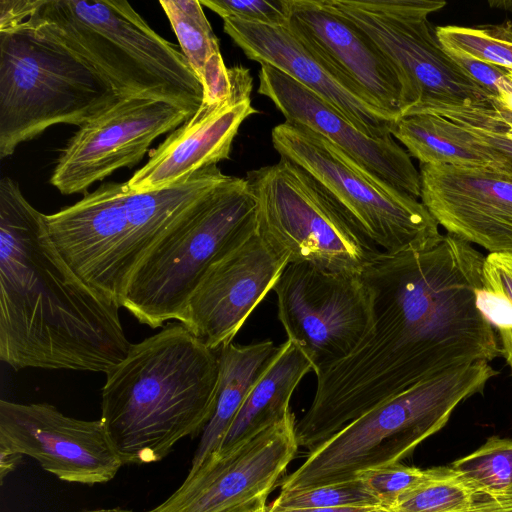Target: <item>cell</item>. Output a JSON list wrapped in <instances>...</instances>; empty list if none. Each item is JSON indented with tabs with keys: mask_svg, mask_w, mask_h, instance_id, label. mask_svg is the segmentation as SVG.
I'll use <instances>...</instances> for the list:
<instances>
[{
	"mask_svg": "<svg viewBox=\"0 0 512 512\" xmlns=\"http://www.w3.org/2000/svg\"><path fill=\"white\" fill-rule=\"evenodd\" d=\"M484 260L449 233L422 251L374 254L361 273L372 297V330L351 355L315 373L312 403L296 422L299 447L311 453L384 400L501 354L477 304Z\"/></svg>",
	"mask_w": 512,
	"mask_h": 512,
	"instance_id": "6da1fadb",
	"label": "cell"
},
{
	"mask_svg": "<svg viewBox=\"0 0 512 512\" xmlns=\"http://www.w3.org/2000/svg\"><path fill=\"white\" fill-rule=\"evenodd\" d=\"M121 306L64 263L45 214L10 177L0 180V360L14 370L107 373L128 354Z\"/></svg>",
	"mask_w": 512,
	"mask_h": 512,
	"instance_id": "7a4b0ae2",
	"label": "cell"
},
{
	"mask_svg": "<svg viewBox=\"0 0 512 512\" xmlns=\"http://www.w3.org/2000/svg\"><path fill=\"white\" fill-rule=\"evenodd\" d=\"M219 357L182 324L132 344L106 373L101 420L124 464L161 461L203 431L215 408Z\"/></svg>",
	"mask_w": 512,
	"mask_h": 512,
	"instance_id": "3957f363",
	"label": "cell"
},
{
	"mask_svg": "<svg viewBox=\"0 0 512 512\" xmlns=\"http://www.w3.org/2000/svg\"><path fill=\"white\" fill-rule=\"evenodd\" d=\"M230 176L213 165L173 186L135 191L105 183L45 215L51 242L88 288L122 307L131 276L147 252Z\"/></svg>",
	"mask_w": 512,
	"mask_h": 512,
	"instance_id": "277c9868",
	"label": "cell"
},
{
	"mask_svg": "<svg viewBox=\"0 0 512 512\" xmlns=\"http://www.w3.org/2000/svg\"><path fill=\"white\" fill-rule=\"evenodd\" d=\"M95 70L119 97L145 96L193 114L203 88L178 46L124 0H45L28 20Z\"/></svg>",
	"mask_w": 512,
	"mask_h": 512,
	"instance_id": "5b68a950",
	"label": "cell"
},
{
	"mask_svg": "<svg viewBox=\"0 0 512 512\" xmlns=\"http://www.w3.org/2000/svg\"><path fill=\"white\" fill-rule=\"evenodd\" d=\"M496 374L488 361H478L384 400L309 453L282 481L281 492L355 479L367 469L400 462L440 431L456 407L481 393Z\"/></svg>",
	"mask_w": 512,
	"mask_h": 512,
	"instance_id": "8992f818",
	"label": "cell"
},
{
	"mask_svg": "<svg viewBox=\"0 0 512 512\" xmlns=\"http://www.w3.org/2000/svg\"><path fill=\"white\" fill-rule=\"evenodd\" d=\"M258 231V206L245 178L233 177L168 229L143 257L122 307L153 329L180 321L210 268Z\"/></svg>",
	"mask_w": 512,
	"mask_h": 512,
	"instance_id": "52a82bcc",
	"label": "cell"
},
{
	"mask_svg": "<svg viewBox=\"0 0 512 512\" xmlns=\"http://www.w3.org/2000/svg\"><path fill=\"white\" fill-rule=\"evenodd\" d=\"M120 97L29 21L0 31V158L56 124L78 127Z\"/></svg>",
	"mask_w": 512,
	"mask_h": 512,
	"instance_id": "ba28073f",
	"label": "cell"
},
{
	"mask_svg": "<svg viewBox=\"0 0 512 512\" xmlns=\"http://www.w3.org/2000/svg\"><path fill=\"white\" fill-rule=\"evenodd\" d=\"M271 139L280 158L306 170L353 229L382 252L422 251L442 238L419 199L376 180L319 133L284 121L272 129Z\"/></svg>",
	"mask_w": 512,
	"mask_h": 512,
	"instance_id": "9c48e42d",
	"label": "cell"
},
{
	"mask_svg": "<svg viewBox=\"0 0 512 512\" xmlns=\"http://www.w3.org/2000/svg\"><path fill=\"white\" fill-rule=\"evenodd\" d=\"M245 179L258 206V233L288 264L361 274L376 252L302 167L280 158Z\"/></svg>",
	"mask_w": 512,
	"mask_h": 512,
	"instance_id": "30bf717a",
	"label": "cell"
},
{
	"mask_svg": "<svg viewBox=\"0 0 512 512\" xmlns=\"http://www.w3.org/2000/svg\"><path fill=\"white\" fill-rule=\"evenodd\" d=\"M330 2L361 28L399 70L408 105L402 117L443 106L489 105L495 98L443 50L428 16L442 9L445 1Z\"/></svg>",
	"mask_w": 512,
	"mask_h": 512,
	"instance_id": "8fae6325",
	"label": "cell"
},
{
	"mask_svg": "<svg viewBox=\"0 0 512 512\" xmlns=\"http://www.w3.org/2000/svg\"><path fill=\"white\" fill-rule=\"evenodd\" d=\"M272 290L287 340L316 373L351 355L373 327L372 297L361 274L287 264Z\"/></svg>",
	"mask_w": 512,
	"mask_h": 512,
	"instance_id": "7c38bea8",
	"label": "cell"
},
{
	"mask_svg": "<svg viewBox=\"0 0 512 512\" xmlns=\"http://www.w3.org/2000/svg\"><path fill=\"white\" fill-rule=\"evenodd\" d=\"M192 115L166 100L120 97L68 140L50 183L63 195L85 193L115 171L137 165L156 138L172 132Z\"/></svg>",
	"mask_w": 512,
	"mask_h": 512,
	"instance_id": "4fadbf2b",
	"label": "cell"
},
{
	"mask_svg": "<svg viewBox=\"0 0 512 512\" xmlns=\"http://www.w3.org/2000/svg\"><path fill=\"white\" fill-rule=\"evenodd\" d=\"M296 418L281 421L226 454H212L151 512H264L299 448Z\"/></svg>",
	"mask_w": 512,
	"mask_h": 512,
	"instance_id": "5bb4252c",
	"label": "cell"
},
{
	"mask_svg": "<svg viewBox=\"0 0 512 512\" xmlns=\"http://www.w3.org/2000/svg\"><path fill=\"white\" fill-rule=\"evenodd\" d=\"M0 448L29 456L71 483H106L123 465L101 419L69 417L47 403L1 400Z\"/></svg>",
	"mask_w": 512,
	"mask_h": 512,
	"instance_id": "9a60e30c",
	"label": "cell"
},
{
	"mask_svg": "<svg viewBox=\"0 0 512 512\" xmlns=\"http://www.w3.org/2000/svg\"><path fill=\"white\" fill-rule=\"evenodd\" d=\"M288 28L302 44L360 89L394 120L407 110L404 80L394 63L330 0H288Z\"/></svg>",
	"mask_w": 512,
	"mask_h": 512,
	"instance_id": "2e32d148",
	"label": "cell"
},
{
	"mask_svg": "<svg viewBox=\"0 0 512 512\" xmlns=\"http://www.w3.org/2000/svg\"><path fill=\"white\" fill-rule=\"evenodd\" d=\"M287 264L288 259L257 231L210 268L179 323L205 346L219 351L232 342Z\"/></svg>",
	"mask_w": 512,
	"mask_h": 512,
	"instance_id": "e0dca14e",
	"label": "cell"
},
{
	"mask_svg": "<svg viewBox=\"0 0 512 512\" xmlns=\"http://www.w3.org/2000/svg\"><path fill=\"white\" fill-rule=\"evenodd\" d=\"M420 201L449 234L512 254V180L491 167L420 164Z\"/></svg>",
	"mask_w": 512,
	"mask_h": 512,
	"instance_id": "ac0fdd59",
	"label": "cell"
},
{
	"mask_svg": "<svg viewBox=\"0 0 512 512\" xmlns=\"http://www.w3.org/2000/svg\"><path fill=\"white\" fill-rule=\"evenodd\" d=\"M258 78V93L274 103L285 121L319 133L376 180L420 199V173L392 135H365L310 89L270 65L260 66Z\"/></svg>",
	"mask_w": 512,
	"mask_h": 512,
	"instance_id": "d6986e66",
	"label": "cell"
},
{
	"mask_svg": "<svg viewBox=\"0 0 512 512\" xmlns=\"http://www.w3.org/2000/svg\"><path fill=\"white\" fill-rule=\"evenodd\" d=\"M232 91L224 101L202 103L149 154L148 161L127 181L135 191H152L187 180L204 168L230 159L239 127L259 111L251 103L253 79L243 66L230 68Z\"/></svg>",
	"mask_w": 512,
	"mask_h": 512,
	"instance_id": "ffe728a7",
	"label": "cell"
},
{
	"mask_svg": "<svg viewBox=\"0 0 512 512\" xmlns=\"http://www.w3.org/2000/svg\"><path fill=\"white\" fill-rule=\"evenodd\" d=\"M223 29L248 59L270 65L310 89L365 135L372 138L391 135L396 120L309 51L288 26L226 18Z\"/></svg>",
	"mask_w": 512,
	"mask_h": 512,
	"instance_id": "44dd1931",
	"label": "cell"
},
{
	"mask_svg": "<svg viewBox=\"0 0 512 512\" xmlns=\"http://www.w3.org/2000/svg\"><path fill=\"white\" fill-rule=\"evenodd\" d=\"M310 371H313L312 363L296 344L289 340L280 344L214 454H226L281 421L291 411L293 392Z\"/></svg>",
	"mask_w": 512,
	"mask_h": 512,
	"instance_id": "7402d4cb",
	"label": "cell"
},
{
	"mask_svg": "<svg viewBox=\"0 0 512 512\" xmlns=\"http://www.w3.org/2000/svg\"><path fill=\"white\" fill-rule=\"evenodd\" d=\"M279 350L271 340L248 345L223 346L218 353L219 379L214 412L202 431L200 443L189 473L216 453L257 380L268 368Z\"/></svg>",
	"mask_w": 512,
	"mask_h": 512,
	"instance_id": "603a6c76",
	"label": "cell"
},
{
	"mask_svg": "<svg viewBox=\"0 0 512 512\" xmlns=\"http://www.w3.org/2000/svg\"><path fill=\"white\" fill-rule=\"evenodd\" d=\"M391 135L419 164L490 167L486 146L457 123L433 113L404 116L393 124Z\"/></svg>",
	"mask_w": 512,
	"mask_h": 512,
	"instance_id": "cb8c5ba5",
	"label": "cell"
},
{
	"mask_svg": "<svg viewBox=\"0 0 512 512\" xmlns=\"http://www.w3.org/2000/svg\"><path fill=\"white\" fill-rule=\"evenodd\" d=\"M179 46L203 88L205 104L227 99L232 91L230 69L226 67L216 37L198 0H160Z\"/></svg>",
	"mask_w": 512,
	"mask_h": 512,
	"instance_id": "d4e9b609",
	"label": "cell"
},
{
	"mask_svg": "<svg viewBox=\"0 0 512 512\" xmlns=\"http://www.w3.org/2000/svg\"><path fill=\"white\" fill-rule=\"evenodd\" d=\"M394 512H512V494L489 492L458 474L437 466L429 480L404 496Z\"/></svg>",
	"mask_w": 512,
	"mask_h": 512,
	"instance_id": "484cf974",
	"label": "cell"
},
{
	"mask_svg": "<svg viewBox=\"0 0 512 512\" xmlns=\"http://www.w3.org/2000/svg\"><path fill=\"white\" fill-rule=\"evenodd\" d=\"M477 304L485 319L497 331L501 354L512 373V254L492 253L485 256Z\"/></svg>",
	"mask_w": 512,
	"mask_h": 512,
	"instance_id": "4316f807",
	"label": "cell"
},
{
	"mask_svg": "<svg viewBox=\"0 0 512 512\" xmlns=\"http://www.w3.org/2000/svg\"><path fill=\"white\" fill-rule=\"evenodd\" d=\"M436 35L445 49L457 50L481 61L512 69V21L476 27L438 26Z\"/></svg>",
	"mask_w": 512,
	"mask_h": 512,
	"instance_id": "83f0119b",
	"label": "cell"
},
{
	"mask_svg": "<svg viewBox=\"0 0 512 512\" xmlns=\"http://www.w3.org/2000/svg\"><path fill=\"white\" fill-rule=\"evenodd\" d=\"M451 468L477 486L496 494H512V439L489 437Z\"/></svg>",
	"mask_w": 512,
	"mask_h": 512,
	"instance_id": "f1b7e54d",
	"label": "cell"
},
{
	"mask_svg": "<svg viewBox=\"0 0 512 512\" xmlns=\"http://www.w3.org/2000/svg\"><path fill=\"white\" fill-rule=\"evenodd\" d=\"M428 113L443 116L478 138L492 158L491 168L512 180V140L501 130L489 105L443 106Z\"/></svg>",
	"mask_w": 512,
	"mask_h": 512,
	"instance_id": "f546056e",
	"label": "cell"
},
{
	"mask_svg": "<svg viewBox=\"0 0 512 512\" xmlns=\"http://www.w3.org/2000/svg\"><path fill=\"white\" fill-rule=\"evenodd\" d=\"M272 508L381 507L359 478L318 487L280 492Z\"/></svg>",
	"mask_w": 512,
	"mask_h": 512,
	"instance_id": "4dcf8cb0",
	"label": "cell"
},
{
	"mask_svg": "<svg viewBox=\"0 0 512 512\" xmlns=\"http://www.w3.org/2000/svg\"><path fill=\"white\" fill-rule=\"evenodd\" d=\"M436 472L437 467L420 469L398 462L367 469L356 478L376 497L382 508L392 510L404 496L429 480Z\"/></svg>",
	"mask_w": 512,
	"mask_h": 512,
	"instance_id": "1f68e13d",
	"label": "cell"
},
{
	"mask_svg": "<svg viewBox=\"0 0 512 512\" xmlns=\"http://www.w3.org/2000/svg\"><path fill=\"white\" fill-rule=\"evenodd\" d=\"M222 19L236 18L248 22L288 26V0H200Z\"/></svg>",
	"mask_w": 512,
	"mask_h": 512,
	"instance_id": "d6a6232c",
	"label": "cell"
},
{
	"mask_svg": "<svg viewBox=\"0 0 512 512\" xmlns=\"http://www.w3.org/2000/svg\"><path fill=\"white\" fill-rule=\"evenodd\" d=\"M443 50L468 76L495 98L512 92V79L508 69L481 61L457 50L445 48Z\"/></svg>",
	"mask_w": 512,
	"mask_h": 512,
	"instance_id": "836d02e7",
	"label": "cell"
},
{
	"mask_svg": "<svg viewBox=\"0 0 512 512\" xmlns=\"http://www.w3.org/2000/svg\"><path fill=\"white\" fill-rule=\"evenodd\" d=\"M45 0H1L0 31L16 28L27 22Z\"/></svg>",
	"mask_w": 512,
	"mask_h": 512,
	"instance_id": "e575fe53",
	"label": "cell"
},
{
	"mask_svg": "<svg viewBox=\"0 0 512 512\" xmlns=\"http://www.w3.org/2000/svg\"><path fill=\"white\" fill-rule=\"evenodd\" d=\"M379 507H338V508H267L266 512H366Z\"/></svg>",
	"mask_w": 512,
	"mask_h": 512,
	"instance_id": "d590c367",
	"label": "cell"
},
{
	"mask_svg": "<svg viewBox=\"0 0 512 512\" xmlns=\"http://www.w3.org/2000/svg\"><path fill=\"white\" fill-rule=\"evenodd\" d=\"M23 455L7 449L0 448V479L3 482L4 477L11 472L19 463Z\"/></svg>",
	"mask_w": 512,
	"mask_h": 512,
	"instance_id": "8d00e7d4",
	"label": "cell"
},
{
	"mask_svg": "<svg viewBox=\"0 0 512 512\" xmlns=\"http://www.w3.org/2000/svg\"><path fill=\"white\" fill-rule=\"evenodd\" d=\"M83 512H133L128 511L120 508H113V509H98V510H90V511H83ZM151 512V511H148Z\"/></svg>",
	"mask_w": 512,
	"mask_h": 512,
	"instance_id": "74e56055",
	"label": "cell"
},
{
	"mask_svg": "<svg viewBox=\"0 0 512 512\" xmlns=\"http://www.w3.org/2000/svg\"><path fill=\"white\" fill-rule=\"evenodd\" d=\"M366 512H394V511L390 510V509L379 507V508H375V509H372V510H369Z\"/></svg>",
	"mask_w": 512,
	"mask_h": 512,
	"instance_id": "f35d334b",
	"label": "cell"
},
{
	"mask_svg": "<svg viewBox=\"0 0 512 512\" xmlns=\"http://www.w3.org/2000/svg\"><path fill=\"white\" fill-rule=\"evenodd\" d=\"M508 71H509V75L512 77V69H508Z\"/></svg>",
	"mask_w": 512,
	"mask_h": 512,
	"instance_id": "ab89813d",
	"label": "cell"
},
{
	"mask_svg": "<svg viewBox=\"0 0 512 512\" xmlns=\"http://www.w3.org/2000/svg\"><path fill=\"white\" fill-rule=\"evenodd\" d=\"M264 512H266V511H264Z\"/></svg>",
	"mask_w": 512,
	"mask_h": 512,
	"instance_id": "60d3db41",
	"label": "cell"
}]
</instances>
